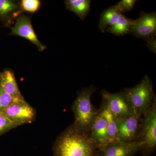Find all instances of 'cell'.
Masks as SVG:
<instances>
[{"label": "cell", "mask_w": 156, "mask_h": 156, "mask_svg": "<svg viewBox=\"0 0 156 156\" xmlns=\"http://www.w3.org/2000/svg\"><path fill=\"white\" fill-rule=\"evenodd\" d=\"M137 2L136 0H122L115 6L121 13H126L133 10Z\"/></svg>", "instance_id": "44dd1931"}, {"label": "cell", "mask_w": 156, "mask_h": 156, "mask_svg": "<svg viewBox=\"0 0 156 156\" xmlns=\"http://www.w3.org/2000/svg\"><path fill=\"white\" fill-rule=\"evenodd\" d=\"M0 86L5 92L15 100H23L24 98L20 91L15 75L10 70H5L0 73Z\"/></svg>", "instance_id": "4fadbf2b"}, {"label": "cell", "mask_w": 156, "mask_h": 156, "mask_svg": "<svg viewBox=\"0 0 156 156\" xmlns=\"http://www.w3.org/2000/svg\"><path fill=\"white\" fill-rule=\"evenodd\" d=\"M145 41L155 37L156 34V13H143L133 20L129 33Z\"/></svg>", "instance_id": "52a82bcc"}, {"label": "cell", "mask_w": 156, "mask_h": 156, "mask_svg": "<svg viewBox=\"0 0 156 156\" xmlns=\"http://www.w3.org/2000/svg\"><path fill=\"white\" fill-rule=\"evenodd\" d=\"M133 20L122 14L118 21L113 25L107 29L105 31L116 36H122L129 33Z\"/></svg>", "instance_id": "e0dca14e"}, {"label": "cell", "mask_w": 156, "mask_h": 156, "mask_svg": "<svg viewBox=\"0 0 156 156\" xmlns=\"http://www.w3.org/2000/svg\"></svg>", "instance_id": "603a6c76"}, {"label": "cell", "mask_w": 156, "mask_h": 156, "mask_svg": "<svg viewBox=\"0 0 156 156\" xmlns=\"http://www.w3.org/2000/svg\"><path fill=\"white\" fill-rule=\"evenodd\" d=\"M122 14L115 5L105 9L101 14L98 28L102 32H105L107 29L118 21Z\"/></svg>", "instance_id": "9a60e30c"}, {"label": "cell", "mask_w": 156, "mask_h": 156, "mask_svg": "<svg viewBox=\"0 0 156 156\" xmlns=\"http://www.w3.org/2000/svg\"><path fill=\"white\" fill-rule=\"evenodd\" d=\"M141 143L134 141L125 143L117 141L98 149L97 156H134L140 151Z\"/></svg>", "instance_id": "30bf717a"}, {"label": "cell", "mask_w": 156, "mask_h": 156, "mask_svg": "<svg viewBox=\"0 0 156 156\" xmlns=\"http://www.w3.org/2000/svg\"><path fill=\"white\" fill-rule=\"evenodd\" d=\"M140 120L135 115L127 118H117V140L125 143L136 141Z\"/></svg>", "instance_id": "9c48e42d"}, {"label": "cell", "mask_w": 156, "mask_h": 156, "mask_svg": "<svg viewBox=\"0 0 156 156\" xmlns=\"http://www.w3.org/2000/svg\"><path fill=\"white\" fill-rule=\"evenodd\" d=\"M134 115L140 119L151 108L156 96L150 78L145 75L135 87L124 89Z\"/></svg>", "instance_id": "3957f363"}, {"label": "cell", "mask_w": 156, "mask_h": 156, "mask_svg": "<svg viewBox=\"0 0 156 156\" xmlns=\"http://www.w3.org/2000/svg\"><path fill=\"white\" fill-rule=\"evenodd\" d=\"M17 126L8 119L2 113L0 112V135L4 134Z\"/></svg>", "instance_id": "d6986e66"}, {"label": "cell", "mask_w": 156, "mask_h": 156, "mask_svg": "<svg viewBox=\"0 0 156 156\" xmlns=\"http://www.w3.org/2000/svg\"><path fill=\"white\" fill-rule=\"evenodd\" d=\"M96 90L93 86L82 89L72 107L75 119L73 124L80 131L89 134L97 115L98 110L91 101V96Z\"/></svg>", "instance_id": "7a4b0ae2"}, {"label": "cell", "mask_w": 156, "mask_h": 156, "mask_svg": "<svg viewBox=\"0 0 156 156\" xmlns=\"http://www.w3.org/2000/svg\"><path fill=\"white\" fill-rule=\"evenodd\" d=\"M147 48L149 49L153 53H156V40L155 37L151 38L147 40Z\"/></svg>", "instance_id": "7402d4cb"}, {"label": "cell", "mask_w": 156, "mask_h": 156, "mask_svg": "<svg viewBox=\"0 0 156 156\" xmlns=\"http://www.w3.org/2000/svg\"><path fill=\"white\" fill-rule=\"evenodd\" d=\"M15 100L0 86V112H2Z\"/></svg>", "instance_id": "ffe728a7"}, {"label": "cell", "mask_w": 156, "mask_h": 156, "mask_svg": "<svg viewBox=\"0 0 156 156\" xmlns=\"http://www.w3.org/2000/svg\"><path fill=\"white\" fill-rule=\"evenodd\" d=\"M20 2L13 0H0V19L6 26H11L13 20L22 14Z\"/></svg>", "instance_id": "7c38bea8"}, {"label": "cell", "mask_w": 156, "mask_h": 156, "mask_svg": "<svg viewBox=\"0 0 156 156\" xmlns=\"http://www.w3.org/2000/svg\"><path fill=\"white\" fill-rule=\"evenodd\" d=\"M90 0H66V9L72 11L82 20L86 19L90 10Z\"/></svg>", "instance_id": "2e32d148"}, {"label": "cell", "mask_w": 156, "mask_h": 156, "mask_svg": "<svg viewBox=\"0 0 156 156\" xmlns=\"http://www.w3.org/2000/svg\"><path fill=\"white\" fill-rule=\"evenodd\" d=\"M101 94L102 103L106 105L117 118H127L135 115L124 90L111 93L103 89Z\"/></svg>", "instance_id": "5b68a950"}, {"label": "cell", "mask_w": 156, "mask_h": 156, "mask_svg": "<svg viewBox=\"0 0 156 156\" xmlns=\"http://www.w3.org/2000/svg\"><path fill=\"white\" fill-rule=\"evenodd\" d=\"M136 141L141 143L140 151L143 156H149L156 147V98L140 122Z\"/></svg>", "instance_id": "277c9868"}, {"label": "cell", "mask_w": 156, "mask_h": 156, "mask_svg": "<svg viewBox=\"0 0 156 156\" xmlns=\"http://www.w3.org/2000/svg\"><path fill=\"white\" fill-rule=\"evenodd\" d=\"M89 135L98 149L108 144L106 121L98 111L91 127Z\"/></svg>", "instance_id": "8fae6325"}, {"label": "cell", "mask_w": 156, "mask_h": 156, "mask_svg": "<svg viewBox=\"0 0 156 156\" xmlns=\"http://www.w3.org/2000/svg\"><path fill=\"white\" fill-rule=\"evenodd\" d=\"M9 27L11 29V35L17 36L26 39L35 45L40 51H43L46 49V46L41 43L38 39L33 27L30 18L28 16L20 14L15 19L14 26Z\"/></svg>", "instance_id": "ba28073f"}, {"label": "cell", "mask_w": 156, "mask_h": 156, "mask_svg": "<svg viewBox=\"0 0 156 156\" xmlns=\"http://www.w3.org/2000/svg\"><path fill=\"white\" fill-rule=\"evenodd\" d=\"M41 1L39 0H22L20 2V9L22 11H25L34 13L40 9Z\"/></svg>", "instance_id": "ac0fdd59"}, {"label": "cell", "mask_w": 156, "mask_h": 156, "mask_svg": "<svg viewBox=\"0 0 156 156\" xmlns=\"http://www.w3.org/2000/svg\"><path fill=\"white\" fill-rule=\"evenodd\" d=\"M98 112L103 115L106 121L107 129L108 144L112 143L117 140V117L108 108L101 103Z\"/></svg>", "instance_id": "5bb4252c"}, {"label": "cell", "mask_w": 156, "mask_h": 156, "mask_svg": "<svg viewBox=\"0 0 156 156\" xmlns=\"http://www.w3.org/2000/svg\"><path fill=\"white\" fill-rule=\"evenodd\" d=\"M53 149V156H97L98 148L89 134L73 124L57 137Z\"/></svg>", "instance_id": "6da1fadb"}, {"label": "cell", "mask_w": 156, "mask_h": 156, "mask_svg": "<svg viewBox=\"0 0 156 156\" xmlns=\"http://www.w3.org/2000/svg\"><path fill=\"white\" fill-rule=\"evenodd\" d=\"M2 112L17 127L31 123L35 117L34 109L25 99L14 100Z\"/></svg>", "instance_id": "8992f818"}]
</instances>
